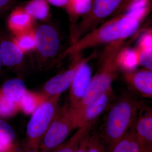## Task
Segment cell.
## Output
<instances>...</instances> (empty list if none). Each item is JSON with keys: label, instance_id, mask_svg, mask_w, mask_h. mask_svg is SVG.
<instances>
[{"label": "cell", "instance_id": "cell-11", "mask_svg": "<svg viewBox=\"0 0 152 152\" xmlns=\"http://www.w3.org/2000/svg\"><path fill=\"white\" fill-rule=\"evenodd\" d=\"M82 61L77 62L69 69L49 80L44 85L41 94L47 99L60 95L70 88Z\"/></svg>", "mask_w": 152, "mask_h": 152}, {"label": "cell", "instance_id": "cell-16", "mask_svg": "<svg viewBox=\"0 0 152 152\" xmlns=\"http://www.w3.org/2000/svg\"><path fill=\"white\" fill-rule=\"evenodd\" d=\"M0 89L7 97L17 103L19 102L27 91L24 82L19 78L12 79L7 81Z\"/></svg>", "mask_w": 152, "mask_h": 152}, {"label": "cell", "instance_id": "cell-20", "mask_svg": "<svg viewBox=\"0 0 152 152\" xmlns=\"http://www.w3.org/2000/svg\"><path fill=\"white\" fill-rule=\"evenodd\" d=\"M118 61L119 69H122L124 72L135 70L139 65L138 55L135 49L123 48L118 56Z\"/></svg>", "mask_w": 152, "mask_h": 152}, {"label": "cell", "instance_id": "cell-18", "mask_svg": "<svg viewBox=\"0 0 152 152\" xmlns=\"http://www.w3.org/2000/svg\"><path fill=\"white\" fill-rule=\"evenodd\" d=\"M92 128V126L79 128L67 141L64 142L51 152H75L83 139L91 133Z\"/></svg>", "mask_w": 152, "mask_h": 152}, {"label": "cell", "instance_id": "cell-13", "mask_svg": "<svg viewBox=\"0 0 152 152\" xmlns=\"http://www.w3.org/2000/svg\"><path fill=\"white\" fill-rule=\"evenodd\" d=\"M0 53L3 66L17 70L23 62L24 53L12 39L0 38Z\"/></svg>", "mask_w": 152, "mask_h": 152}, {"label": "cell", "instance_id": "cell-1", "mask_svg": "<svg viewBox=\"0 0 152 152\" xmlns=\"http://www.w3.org/2000/svg\"><path fill=\"white\" fill-rule=\"evenodd\" d=\"M129 12L115 17L99 27L73 42L66 50L60 54L55 61L58 62L68 56L79 53L85 49L125 41L137 32L146 12L140 9H133Z\"/></svg>", "mask_w": 152, "mask_h": 152}, {"label": "cell", "instance_id": "cell-17", "mask_svg": "<svg viewBox=\"0 0 152 152\" xmlns=\"http://www.w3.org/2000/svg\"><path fill=\"white\" fill-rule=\"evenodd\" d=\"M47 99L41 93H35L27 90L19 102L20 110L26 115H31Z\"/></svg>", "mask_w": 152, "mask_h": 152}, {"label": "cell", "instance_id": "cell-33", "mask_svg": "<svg viewBox=\"0 0 152 152\" xmlns=\"http://www.w3.org/2000/svg\"><path fill=\"white\" fill-rule=\"evenodd\" d=\"M42 152L39 150H31L28 149L24 152Z\"/></svg>", "mask_w": 152, "mask_h": 152}, {"label": "cell", "instance_id": "cell-12", "mask_svg": "<svg viewBox=\"0 0 152 152\" xmlns=\"http://www.w3.org/2000/svg\"><path fill=\"white\" fill-rule=\"evenodd\" d=\"M126 80L137 92L144 97H152V72L144 68L124 72Z\"/></svg>", "mask_w": 152, "mask_h": 152}, {"label": "cell", "instance_id": "cell-27", "mask_svg": "<svg viewBox=\"0 0 152 152\" xmlns=\"http://www.w3.org/2000/svg\"><path fill=\"white\" fill-rule=\"evenodd\" d=\"M143 1L145 0H123L119 7L115 12L113 16L117 17L124 15L134 4Z\"/></svg>", "mask_w": 152, "mask_h": 152}, {"label": "cell", "instance_id": "cell-14", "mask_svg": "<svg viewBox=\"0 0 152 152\" xmlns=\"http://www.w3.org/2000/svg\"><path fill=\"white\" fill-rule=\"evenodd\" d=\"M33 20L25 12L23 8L17 7L13 10L9 16L8 27L14 35H16L33 28Z\"/></svg>", "mask_w": 152, "mask_h": 152}, {"label": "cell", "instance_id": "cell-24", "mask_svg": "<svg viewBox=\"0 0 152 152\" xmlns=\"http://www.w3.org/2000/svg\"><path fill=\"white\" fill-rule=\"evenodd\" d=\"M138 58L139 64L145 69L152 70V48L136 49Z\"/></svg>", "mask_w": 152, "mask_h": 152}, {"label": "cell", "instance_id": "cell-2", "mask_svg": "<svg viewBox=\"0 0 152 152\" xmlns=\"http://www.w3.org/2000/svg\"><path fill=\"white\" fill-rule=\"evenodd\" d=\"M140 104L132 96L126 94L111 106L102 130L99 132L107 152L132 127Z\"/></svg>", "mask_w": 152, "mask_h": 152}, {"label": "cell", "instance_id": "cell-10", "mask_svg": "<svg viewBox=\"0 0 152 152\" xmlns=\"http://www.w3.org/2000/svg\"><path fill=\"white\" fill-rule=\"evenodd\" d=\"M136 138L145 152H152V109L141 103L133 125Z\"/></svg>", "mask_w": 152, "mask_h": 152}, {"label": "cell", "instance_id": "cell-5", "mask_svg": "<svg viewBox=\"0 0 152 152\" xmlns=\"http://www.w3.org/2000/svg\"><path fill=\"white\" fill-rule=\"evenodd\" d=\"M60 97L58 95L49 98L32 114L26 132L28 149L39 150L58 109Z\"/></svg>", "mask_w": 152, "mask_h": 152}, {"label": "cell", "instance_id": "cell-9", "mask_svg": "<svg viewBox=\"0 0 152 152\" xmlns=\"http://www.w3.org/2000/svg\"><path fill=\"white\" fill-rule=\"evenodd\" d=\"M95 56H90L82 60L70 87L69 105L75 108L80 102L89 86L92 79V70L88 62Z\"/></svg>", "mask_w": 152, "mask_h": 152}, {"label": "cell", "instance_id": "cell-3", "mask_svg": "<svg viewBox=\"0 0 152 152\" xmlns=\"http://www.w3.org/2000/svg\"><path fill=\"white\" fill-rule=\"evenodd\" d=\"M125 41L114 42L107 46L101 57L100 67L92 77L85 96L78 106L73 109L76 114L91 103L98 97L112 88L116 78L119 69L118 58L121 50L124 47Z\"/></svg>", "mask_w": 152, "mask_h": 152}, {"label": "cell", "instance_id": "cell-25", "mask_svg": "<svg viewBox=\"0 0 152 152\" xmlns=\"http://www.w3.org/2000/svg\"><path fill=\"white\" fill-rule=\"evenodd\" d=\"M88 152H107L104 145L98 132L90 134L88 143Z\"/></svg>", "mask_w": 152, "mask_h": 152}, {"label": "cell", "instance_id": "cell-15", "mask_svg": "<svg viewBox=\"0 0 152 152\" xmlns=\"http://www.w3.org/2000/svg\"><path fill=\"white\" fill-rule=\"evenodd\" d=\"M109 152H145L136 138L133 126Z\"/></svg>", "mask_w": 152, "mask_h": 152}, {"label": "cell", "instance_id": "cell-7", "mask_svg": "<svg viewBox=\"0 0 152 152\" xmlns=\"http://www.w3.org/2000/svg\"><path fill=\"white\" fill-rule=\"evenodd\" d=\"M123 0H94L88 12L84 16L80 24L74 30L73 42L94 29L99 24L113 16Z\"/></svg>", "mask_w": 152, "mask_h": 152}, {"label": "cell", "instance_id": "cell-21", "mask_svg": "<svg viewBox=\"0 0 152 152\" xmlns=\"http://www.w3.org/2000/svg\"><path fill=\"white\" fill-rule=\"evenodd\" d=\"M12 40L24 53L34 50L35 49V38L33 28L15 35Z\"/></svg>", "mask_w": 152, "mask_h": 152}, {"label": "cell", "instance_id": "cell-31", "mask_svg": "<svg viewBox=\"0 0 152 152\" xmlns=\"http://www.w3.org/2000/svg\"><path fill=\"white\" fill-rule=\"evenodd\" d=\"M90 134L91 133L83 139L75 152H88V143Z\"/></svg>", "mask_w": 152, "mask_h": 152}, {"label": "cell", "instance_id": "cell-8", "mask_svg": "<svg viewBox=\"0 0 152 152\" xmlns=\"http://www.w3.org/2000/svg\"><path fill=\"white\" fill-rule=\"evenodd\" d=\"M114 96L112 87L104 92L80 111L75 114L77 128L86 126H93L101 115L110 107Z\"/></svg>", "mask_w": 152, "mask_h": 152}, {"label": "cell", "instance_id": "cell-29", "mask_svg": "<svg viewBox=\"0 0 152 152\" xmlns=\"http://www.w3.org/2000/svg\"><path fill=\"white\" fill-rule=\"evenodd\" d=\"M15 2V0H0V18L12 7Z\"/></svg>", "mask_w": 152, "mask_h": 152}, {"label": "cell", "instance_id": "cell-4", "mask_svg": "<svg viewBox=\"0 0 152 152\" xmlns=\"http://www.w3.org/2000/svg\"><path fill=\"white\" fill-rule=\"evenodd\" d=\"M74 110L65 105L56 112L40 145L42 152H51L63 144L70 133L77 129Z\"/></svg>", "mask_w": 152, "mask_h": 152}, {"label": "cell", "instance_id": "cell-22", "mask_svg": "<svg viewBox=\"0 0 152 152\" xmlns=\"http://www.w3.org/2000/svg\"><path fill=\"white\" fill-rule=\"evenodd\" d=\"M92 3V0H69L65 7L71 18L75 20L88 12Z\"/></svg>", "mask_w": 152, "mask_h": 152}, {"label": "cell", "instance_id": "cell-6", "mask_svg": "<svg viewBox=\"0 0 152 152\" xmlns=\"http://www.w3.org/2000/svg\"><path fill=\"white\" fill-rule=\"evenodd\" d=\"M36 41V66L42 69L58 56L61 37L55 27L48 23L39 25L34 30Z\"/></svg>", "mask_w": 152, "mask_h": 152}, {"label": "cell", "instance_id": "cell-32", "mask_svg": "<svg viewBox=\"0 0 152 152\" xmlns=\"http://www.w3.org/2000/svg\"><path fill=\"white\" fill-rule=\"evenodd\" d=\"M48 3L58 7H66L69 0H47Z\"/></svg>", "mask_w": 152, "mask_h": 152}, {"label": "cell", "instance_id": "cell-28", "mask_svg": "<svg viewBox=\"0 0 152 152\" xmlns=\"http://www.w3.org/2000/svg\"><path fill=\"white\" fill-rule=\"evenodd\" d=\"M151 31L147 32L143 34L139 40L137 49H145L152 48Z\"/></svg>", "mask_w": 152, "mask_h": 152}, {"label": "cell", "instance_id": "cell-26", "mask_svg": "<svg viewBox=\"0 0 152 152\" xmlns=\"http://www.w3.org/2000/svg\"><path fill=\"white\" fill-rule=\"evenodd\" d=\"M15 134L10 125L0 119V141L4 142H14Z\"/></svg>", "mask_w": 152, "mask_h": 152}, {"label": "cell", "instance_id": "cell-34", "mask_svg": "<svg viewBox=\"0 0 152 152\" xmlns=\"http://www.w3.org/2000/svg\"><path fill=\"white\" fill-rule=\"evenodd\" d=\"M3 64L2 62L1 58V53H0V72L1 70Z\"/></svg>", "mask_w": 152, "mask_h": 152}, {"label": "cell", "instance_id": "cell-19", "mask_svg": "<svg viewBox=\"0 0 152 152\" xmlns=\"http://www.w3.org/2000/svg\"><path fill=\"white\" fill-rule=\"evenodd\" d=\"M23 8L32 18L38 20H46L50 14V7L47 0H31Z\"/></svg>", "mask_w": 152, "mask_h": 152}, {"label": "cell", "instance_id": "cell-23", "mask_svg": "<svg viewBox=\"0 0 152 152\" xmlns=\"http://www.w3.org/2000/svg\"><path fill=\"white\" fill-rule=\"evenodd\" d=\"M20 111L19 103L15 102L7 97L0 89V117L10 118Z\"/></svg>", "mask_w": 152, "mask_h": 152}, {"label": "cell", "instance_id": "cell-30", "mask_svg": "<svg viewBox=\"0 0 152 152\" xmlns=\"http://www.w3.org/2000/svg\"><path fill=\"white\" fill-rule=\"evenodd\" d=\"M0 152H17V147L15 143L0 141Z\"/></svg>", "mask_w": 152, "mask_h": 152}]
</instances>
